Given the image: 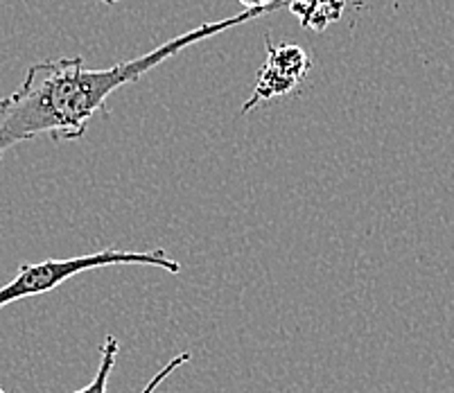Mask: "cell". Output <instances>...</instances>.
Listing matches in <instances>:
<instances>
[{"label":"cell","instance_id":"cell-1","mask_svg":"<svg viewBox=\"0 0 454 393\" xmlns=\"http://www.w3.org/2000/svg\"><path fill=\"white\" fill-rule=\"evenodd\" d=\"M285 5L287 0H276L265 10H242L229 19L201 23L195 30L184 32L154 51L111 68H86L82 57L36 61L27 68L19 89L7 98H0V159L12 147L36 136H52L59 140L82 138L95 115L109 114L106 100L115 90L138 82L188 45L222 35L229 28L242 26L262 14H271Z\"/></svg>","mask_w":454,"mask_h":393},{"label":"cell","instance_id":"cell-2","mask_svg":"<svg viewBox=\"0 0 454 393\" xmlns=\"http://www.w3.org/2000/svg\"><path fill=\"white\" fill-rule=\"evenodd\" d=\"M118 264H145V267L163 269L168 274H179L181 264L172 258L168 251H121L105 249L95 254L77 255V258L66 260H43L36 264H23L16 271L14 279L0 287V308L16 303V301L39 296V294L55 292L66 280L75 279L77 274H84L90 269L118 267Z\"/></svg>","mask_w":454,"mask_h":393},{"label":"cell","instance_id":"cell-3","mask_svg":"<svg viewBox=\"0 0 454 393\" xmlns=\"http://www.w3.org/2000/svg\"><path fill=\"white\" fill-rule=\"evenodd\" d=\"M309 70H312V57L305 48L296 43H274L267 39L265 61L260 64L251 98L242 105L240 114L245 115L265 102L290 95L303 84Z\"/></svg>","mask_w":454,"mask_h":393},{"label":"cell","instance_id":"cell-4","mask_svg":"<svg viewBox=\"0 0 454 393\" xmlns=\"http://www.w3.org/2000/svg\"><path fill=\"white\" fill-rule=\"evenodd\" d=\"M287 10L309 32H324L341 19L346 0H287Z\"/></svg>","mask_w":454,"mask_h":393},{"label":"cell","instance_id":"cell-5","mask_svg":"<svg viewBox=\"0 0 454 393\" xmlns=\"http://www.w3.org/2000/svg\"><path fill=\"white\" fill-rule=\"evenodd\" d=\"M118 353H121V342L109 334L105 339V343L100 346V366H98V373L95 378L86 384L84 389L75 393H106L109 391V378L111 371H114L115 362H118Z\"/></svg>","mask_w":454,"mask_h":393},{"label":"cell","instance_id":"cell-6","mask_svg":"<svg viewBox=\"0 0 454 393\" xmlns=\"http://www.w3.org/2000/svg\"><path fill=\"white\" fill-rule=\"evenodd\" d=\"M190 359H192V355H190V353H179V355H176V358H172L170 362L165 364V366L160 368L159 373H156L154 378H152L150 382L145 384V389H143V391H140V393H154L156 389H159L160 384L165 382V380H168L172 373H175L176 368H181V366H184V364H188Z\"/></svg>","mask_w":454,"mask_h":393},{"label":"cell","instance_id":"cell-7","mask_svg":"<svg viewBox=\"0 0 454 393\" xmlns=\"http://www.w3.org/2000/svg\"><path fill=\"white\" fill-rule=\"evenodd\" d=\"M276 0H240V5L245 10H265V7L274 5Z\"/></svg>","mask_w":454,"mask_h":393},{"label":"cell","instance_id":"cell-8","mask_svg":"<svg viewBox=\"0 0 454 393\" xmlns=\"http://www.w3.org/2000/svg\"><path fill=\"white\" fill-rule=\"evenodd\" d=\"M95 3H100V5H106V7H114V5H118L121 0H95Z\"/></svg>","mask_w":454,"mask_h":393},{"label":"cell","instance_id":"cell-9","mask_svg":"<svg viewBox=\"0 0 454 393\" xmlns=\"http://www.w3.org/2000/svg\"><path fill=\"white\" fill-rule=\"evenodd\" d=\"M0 393H5V391H3V389H0Z\"/></svg>","mask_w":454,"mask_h":393}]
</instances>
